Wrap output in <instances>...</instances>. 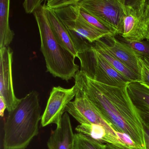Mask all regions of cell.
<instances>
[{"label": "cell", "instance_id": "6da1fadb", "mask_svg": "<svg viewBox=\"0 0 149 149\" xmlns=\"http://www.w3.org/2000/svg\"><path fill=\"white\" fill-rule=\"evenodd\" d=\"M82 91L116 132L129 136L140 149H145L143 121L127 91V86L104 84L88 77L81 70L74 77Z\"/></svg>", "mask_w": 149, "mask_h": 149}, {"label": "cell", "instance_id": "7a4b0ae2", "mask_svg": "<svg viewBox=\"0 0 149 149\" xmlns=\"http://www.w3.org/2000/svg\"><path fill=\"white\" fill-rule=\"evenodd\" d=\"M41 110L39 94L33 91L8 112L4 126L3 149H26L39 133Z\"/></svg>", "mask_w": 149, "mask_h": 149}, {"label": "cell", "instance_id": "3957f363", "mask_svg": "<svg viewBox=\"0 0 149 149\" xmlns=\"http://www.w3.org/2000/svg\"><path fill=\"white\" fill-rule=\"evenodd\" d=\"M44 3L33 13L39 29L40 49L46 62L47 72L54 77L68 81L74 78L79 66L76 57L61 45L55 37L49 26Z\"/></svg>", "mask_w": 149, "mask_h": 149}, {"label": "cell", "instance_id": "277c9868", "mask_svg": "<svg viewBox=\"0 0 149 149\" xmlns=\"http://www.w3.org/2000/svg\"><path fill=\"white\" fill-rule=\"evenodd\" d=\"M77 57L81 63V71L91 79L107 85L125 87L130 81L109 64L92 47L79 51Z\"/></svg>", "mask_w": 149, "mask_h": 149}, {"label": "cell", "instance_id": "5b68a950", "mask_svg": "<svg viewBox=\"0 0 149 149\" xmlns=\"http://www.w3.org/2000/svg\"><path fill=\"white\" fill-rule=\"evenodd\" d=\"M83 9L115 31L123 33L126 15L125 0H80Z\"/></svg>", "mask_w": 149, "mask_h": 149}, {"label": "cell", "instance_id": "8992f818", "mask_svg": "<svg viewBox=\"0 0 149 149\" xmlns=\"http://www.w3.org/2000/svg\"><path fill=\"white\" fill-rule=\"evenodd\" d=\"M126 15L124 20V39L132 40H145L149 22V1H125Z\"/></svg>", "mask_w": 149, "mask_h": 149}, {"label": "cell", "instance_id": "52a82bcc", "mask_svg": "<svg viewBox=\"0 0 149 149\" xmlns=\"http://www.w3.org/2000/svg\"><path fill=\"white\" fill-rule=\"evenodd\" d=\"M77 89L74 100L68 104L65 111L69 113L80 124L97 125L102 126L110 135L119 140L111 126L104 119L85 94Z\"/></svg>", "mask_w": 149, "mask_h": 149}, {"label": "cell", "instance_id": "ba28073f", "mask_svg": "<svg viewBox=\"0 0 149 149\" xmlns=\"http://www.w3.org/2000/svg\"><path fill=\"white\" fill-rule=\"evenodd\" d=\"M79 4L56 9V14L67 29L81 36L90 43L106 36L88 23L81 15Z\"/></svg>", "mask_w": 149, "mask_h": 149}, {"label": "cell", "instance_id": "9c48e42d", "mask_svg": "<svg viewBox=\"0 0 149 149\" xmlns=\"http://www.w3.org/2000/svg\"><path fill=\"white\" fill-rule=\"evenodd\" d=\"M77 90L75 84L70 88L53 87L42 116L41 124L42 127L51 124L60 125L67 105L75 97Z\"/></svg>", "mask_w": 149, "mask_h": 149}, {"label": "cell", "instance_id": "30bf717a", "mask_svg": "<svg viewBox=\"0 0 149 149\" xmlns=\"http://www.w3.org/2000/svg\"><path fill=\"white\" fill-rule=\"evenodd\" d=\"M13 52L9 47L0 49V96L6 104L8 112L20 101L15 94L12 76Z\"/></svg>", "mask_w": 149, "mask_h": 149}, {"label": "cell", "instance_id": "8fae6325", "mask_svg": "<svg viewBox=\"0 0 149 149\" xmlns=\"http://www.w3.org/2000/svg\"><path fill=\"white\" fill-rule=\"evenodd\" d=\"M101 39L108 50L115 57L140 77L139 56L132 48L114 36H108Z\"/></svg>", "mask_w": 149, "mask_h": 149}, {"label": "cell", "instance_id": "7c38bea8", "mask_svg": "<svg viewBox=\"0 0 149 149\" xmlns=\"http://www.w3.org/2000/svg\"><path fill=\"white\" fill-rule=\"evenodd\" d=\"M75 134L69 115L65 113L60 125L52 131L47 142L48 149H74Z\"/></svg>", "mask_w": 149, "mask_h": 149}, {"label": "cell", "instance_id": "4fadbf2b", "mask_svg": "<svg viewBox=\"0 0 149 149\" xmlns=\"http://www.w3.org/2000/svg\"><path fill=\"white\" fill-rule=\"evenodd\" d=\"M46 12L52 32L58 42L77 57L78 52L68 30L58 18L54 10L47 7Z\"/></svg>", "mask_w": 149, "mask_h": 149}, {"label": "cell", "instance_id": "5bb4252c", "mask_svg": "<svg viewBox=\"0 0 149 149\" xmlns=\"http://www.w3.org/2000/svg\"><path fill=\"white\" fill-rule=\"evenodd\" d=\"M94 49L120 74L131 82H140L141 78L117 59L107 49L102 39L91 43Z\"/></svg>", "mask_w": 149, "mask_h": 149}, {"label": "cell", "instance_id": "9a60e30c", "mask_svg": "<svg viewBox=\"0 0 149 149\" xmlns=\"http://www.w3.org/2000/svg\"><path fill=\"white\" fill-rule=\"evenodd\" d=\"M75 130L77 133L83 134L102 143H109L118 147L125 148L119 140L112 137L103 127L100 125L80 124L77 126Z\"/></svg>", "mask_w": 149, "mask_h": 149}, {"label": "cell", "instance_id": "2e32d148", "mask_svg": "<svg viewBox=\"0 0 149 149\" xmlns=\"http://www.w3.org/2000/svg\"><path fill=\"white\" fill-rule=\"evenodd\" d=\"M10 6L9 0L0 1V49L8 47L14 38L9 25Z\"/></svg>", "mask_w": 149, "mask_h": 149}, {"label": "cell", "instance_id": "e0dca14e", "mask_svg": "<svg viewBox=\"0 0 149 149\" xmlns=\"http://www.w3.org/2000/svg\"><path fill=\"white\" fill-rule=\"evenodd\" d=\"M131 99L138 110L149 111V88L140 82H131L127 86Z\"/></svg>", "mask_w": 149, "mask_h": 149}, {"label": "cell", "instance_id": "ac0fdd59", "mask_svg": "<svg viewBox=\"0 0 149 149\" xmlns=\"http://www.w3.org/2000/svg\"><path fill=\"white\" fill-rule=\"evenodd\" d=\"M74 149H106V143L81 133H75Z\"/></svg>", "mask_w": 149, "mask_h": 149}, {"label": "cell", "instance_id": "d6986e66", "mask_svg": "<svg viewBox=\"0 0 149 149\" xmlns=\"http://www.w3.org/2000/svg\"><path fill=\"white\" fill-rule=\"evenodd\" d=\"M119 41L124 42L130 46L138 56L149 59V40H132L124 38H119Z\"/></svg>", "mask_w": 149, "mask_h": 149}, {"label": "cell", "instance_id": "ffe728a7", "mask_svg": "<svg viewBox=\"0 0 149 149\" xmlns=\"http://www.w3.org/2000/svg\"><path fill=\"white\" fill-rule=\"evenodd\" d=\"M80 13L82 16L87 21L88 23H89L90 25L95 28L97 30L105 34L106 36H115L116 35V33L114 30L107 26L106 25L103 24L96 18L84 11L81 7H80Z\"/></svg>", "mask_w": 149, "mask_h": 149}, {"label": "cell", "instance_id": "44dd1931", "mask_svg": "<svg viewBox=\"0 0 149 149\" xmlns=\"http://www.w3.org/2000/svg\"><path fill=\"white\" fill-rule=\"evenodd\" d=\"M139 61L140 66V82L149 88V64L143 57L139 56Z\"/></svg>", "mask_w": 149, "mask_h": 149}, {"label": "cell", "instance_id": "7402d4cb", "mask_svg": "<svg viewBox=\"0 0 149 149\" xmlns=\"http://www.w3.org/2000/svg\"><path fill=\"white\" fill-rule=\"evenodd\" d=\"M80 0H49L47 7L53 10L63 8L70 5L79 4Z\"/></svg>", "mask_w": 149, "mask_h": 149}, {"label": "cell", "instance_id": "603a6c76", "mask_svg": "<svg viewBox=\"0 0 149 149\" xmlns=\"http://www.w3.org/2000/svg\"><path fill=\"white\" fill-rule=\"evenodd\" d=\"M43 0L25 1L23 3V6L25 12L27 14H33L42 6Z\"/></svg>", "mask_w": 149, "mask_h": 149}, {"label": "cell", "instance_id": "cb8c5ba5", "mask_svg": "<svg viewBox=\"0 0 149 149\" xmlns=\"http://www.w3.org/2000/svg\"><path fill=\"white\" fill-rule=\"evenodd\" d=\"M144 136L145 149H149V124L143 121Z\"/></svg>", "mask_w": 149, "mask_h": 149}, {"label": "cell", "instance_id": "d4e9b609", "mask_svg": "<svg viewBox=\"0 0 149 149\" xmlns=\"http://www.w3.org/2000/svg\"><path fill=\"white\" fill-rule=\"evenodd\" d=\"M6 109H7V106L6 102L3 98L0 96V115L1 117L4 116V112Z\"/></svg>", "mask_w": 149, "mask_h": 149}, {"label": "cell", "instance_id": "484cf974", "mask_svg": "<svg viewBox=\"0 0 149 149\" xmlns=\"http://www.w3.org/2000/svg\"><path fill=\"white\" fill-rule=\"evenodd\" d=\"M138 111L143 121L149 124V111Z\"/></svg>", "mask_w": 149, "mask_h": 149}, {"label": "cell", "instance_id": "4316f807", "mask_svg": "<svg viewBox=\"0 0 149 149\" xmlns=\"http://www.w3.org/2000/svg\"><path fill=\"white\" fill-rule=\"evenodd\" d=\"M106 149H126L122 147H118L112 144L107 143H106Z\"/></svg>", "mask_w": 149, "mask_h": 149}, {"label": "cell", "instance_id": "83f0119b", "mask_svg": "<svg viewBox=\"0 0 149 149\" xmlns=\"http://www.w3.org/2000/svg\"><path fill=\"white\" fill-rule=\"evenodd\" d=\"M146 39L149 40V24H148V27H147V31H146Z\"/></svg>", "mask_w": 149, "mask_h": 149}, {"label": "cell", "instance_id": "f1b7e54d", "mask_svg": "<svg viewBox=\"0 0 149 149\" xmlns=\"http://www.w3.org/2000/svg\"><path fill=\"white\" fill-rule=\"evenodd\" d=\"M148 63H149V61H148Z\"/></svg>", "mask_w": 149, "mask_h": 149}]
</instances>
